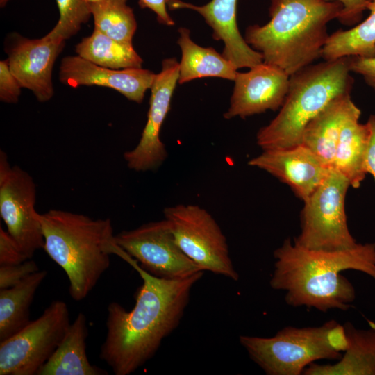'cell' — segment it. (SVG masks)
<instances>
[{
  "instance_id": "obj_1",
  "label": "cell",
  "mask_w": 375,
  "mask_h": 375,
  "mask_svg": "<svg viewBox=\"0 0 375 375\" xmlns=\"http://www.w3.org/2000/svg\"><path fill=\"white\" fill-rule=\"evenodd\" d=\"M122 258L138 272L142 284L131 310L117 302L108 304L99 358L114 374L129 375L153 358L162 340L177 328L190 292L204 272L182 280H168L150 274L127 253Z\"/></svg>"
},
{
  "instance_id": "obj_2",
  "label": "cell",
  "mask_w": 375,
  "mask_h": 375,
  "mask_svg": "<svg viewBox=\"0 0 375 375\" xmlns=\"http://www.w3.org/2000/svg\"><path fill=\"white\" fill-rule=\"evenodd\" d=\"M274 258L269 285L285 291V301L293 307L306 306L324 312L347 310L356 299V290L341 272L358 270L375 281V243L324 251L303 247L287 238L275 249Z\"/></svg>"
},
{
  "instance_id": "obj_3",
  "label": "cell",
  "mask_w": 375,
  "mask_h": 375,
  "mask_svg": "<svg viewBox=\"0 0 375 375\" xmlns=\"http://www.w3.org/2000/svg\"><path fill=\"white\" fill-rule=\"evenodd\" d=\"M342 9L338 1L270 0V20L249 26L244 38L264 62L291 76L322 57L329 36L327 24Z\"/></svg>"
},
{
  "instance_id": "obj_4",
  "label": "cell",
  "mask_w": 375,
  "mask_h": 375,
  "mask_svg": "<svg viewBox=\"0 0 375 375\" xmlns=\"http://www.w3.org/2000/svg\"><path fill=\"white\" fill-rule=\"evenodd\" d=\"M39 219L43 249L66 273L70 297L83 300L109 268L117 246L110 219L60 209L39 213Z\"/></svg>"
},
{
  "instance_id": "obj_5",
  "label": "cell",
  "mask_w": 375,
  "mask_h": 375,
  "mask_svg": "<svg viewBox=\"0 0 375 375\" xmlns=\"http://www.w3.org/2000/svg\"><path fill=\"white\" fill-rule=\"evenodd\" d=\"M349 56L309 65L290 76L289 88L277 115L256 134L262 149L302 144L307 124L331 101L351 94L354 83Z\"/></svg>"
},
{
  "instance_id": "obj_6",
  "label": "cell",
  "mask_w": 375,
  "mask_h": 375,
  "mask_svg": "<svg viewBox=\"0 0 375 375\" xmlns=\"http://www.w3.org/2000/svg\"><path fill=\"white\" fill-rule=\"evenodd\" d=\"M330 324L331 320L319 326H286L270 338L240 335L239 340L249 358L266 374L300 375L317 360L341 358L342 353L326 341Z\"/></svg>"
},
{
  "instance_id": "obj_7",
  "label": "cell",
  "mask_w": 375,
  "mask_h": 375,
  "mask_svg": "<svg viewBox=\"0 0 375 375\" xmlns=\"http://www.w3.org/2000/svg\"><path fill=\"white\" fill-rule=\"evenodd\" d=\"M348 179L332 168L322 183L303 201L297 244L314 250L338 251L358 243L351 235L345 213Z\"/></svg>"
},
{
  "instance_id": "obj_8",
  "label": "cell",
  "mask_w": 375,
  "mask_h": 375,
  "mask_svg": "<svg viewBox=\"0 0 375 375\" xmlns=\"http://www.w3.org/2000/svg\"><path fill=\"white\" fill-rule=\"evenodd\" d=\"M163 214L178 247L203 271L238 281L226 238L208 211L195 204H177L166 207Z\"/></svg>"
},
{
  "instance_id": "obj_9",
  "label": "cell",
  "mask_w": 375,
  "mask_h": 375,
  "mask_svg": "<svg viewBox=\"0 0 375 375\" xmlns=\"http://www.w3.org/2000/svg\"><path fill=\"white\" fill-rule=\"evenodd\" d=\"M70 324L67 303L53 301L38 319L0 342V375H37Z\"/></svg>"
},
{
  "instance_id": "obj_10",
  "label": "cell",
  "mask_w": 375,
  "mask_h": 375,
  "mask_svg": "<svg viewBox=\"0 0 375 375\" xmlns=\"http://www.w3.org/2000/svg\"><path fill=\"white\" fill-rule=\"evenodd\" d=\"M36 185L32 176L17 165H11L0 151V215L7 231L28 258L44 248V240L35 208Z\"/></svg>"
},
{
  "instance_id": "obj_11",
  "label": "cell",
  "mask_w": 375,
  "mask_h": 375,
  "mask_svg": "<svg viewBox=\"0 0 375 375\" xmlns=\"http://www.w3.org/2000/svg\"><path fill=\"white\" fill-rule=\"evenodd\" d=\"M115 241L142 269L156 277L182 280L203 271L178 247L165 219L122 231L115 235Z\"/></svg>"
},
{
  "instance_id": "obj_12",
  "label": "cell",
  "mask_w": 375,
  "mask_h": 375,
  "mask_svg": "<svg viewBox=\"0 0 375 375\" xmlns=\"http://www.w3.org/2000/svg\"><path fill=\"white\" fill-rule=\"evenodd\" d=\"M180 65L174 58H165L162 69L155 75L146 124L137 145L124 153L127 167L135 172L158 169L165 161L167 151L160 139L162 124L170 110L171 101L178 82Z\"/></svg>"
},
{
  "instance_id": "obj_13",
  "label": "cell",
  "mask_w": 375,
  "mask_h": 375,
  "mask_svg": "<svg viewBox=\"0 0 375 375\" xmlns=\"http://www.w3.org/2000/svg\"><path fill=\"white\" fill-rule=\"evenodd\" d=\"M224 114L226 119L247 117L280 109L287 95L290 76L279 67L262 62L247 72H238Z\"/></svg>"
},
{
  "instance_id": "obj_14",
  "label": "cell",
  "mask_w": 375,
  "mask_h": 375,
  "mask_svg": "<svg viewBox=\"0 0 375 375\" xmlns=\"http://www.w3.org/2000/svg\"><path fill=\"white\" fill-rule=\"evenodd\" d=\"M12 38L6 50L10 71L22 88L31 90L40 102L48 101L54 93L53 65L65 47V41L50 40L44 36L28 39L18 34Z\"/></svg>"
},
{
  "instance_id": "obj_15",
  "label": "cell",
  "mask_w": 375,
  "mask_h": 375,
  "mask_svg": "<svg viewBox=\"0 0 375 375\" xmlns=\"http://www.w3.org/2000/svg\"><path fill=\"white\" fill-rule=\"evenodd\" d=\"M248 164L289 185L303 201L322 183L332 169L303 144L290 148L262 150L260 154L249 160Z\"/></svg>"
},
{
  "instance_id": "obj_16",
  "label": "cell",
  "mask_w": 375,
  "mask_h": 375,
  "mask_svg": "<svg viewBox=\"0 0 375 375\" xmlns=\"http://www.w3.org/2000/svg\"><path fill=\"white\" fill-rule=\"evenodd\" d=\"M156 74L142 67L113 69L97 65L78 56L61 60L59 79L72 88L97 85L114 89L128 99L141 103Z\"/></svg>"
},
{
  "instance_id": "obj_17",
  "label": "cell",
  "mask_w": 375,
  "mask_h": 375,
  "mask_svg": "<svg viewBox=\"0 0 375 375\" xmlns=\"http://www.w3.org/2000/svg\"><path fill=\"white\" fill-rule=\"evenodd\" d=\"M358 110L350 94L335 98L307 124L302 144L327 167L333 168L341 130L347 119Z\"/></svg>"
},
{
  "instance_id": "obj_18",
  "label": "cell",
  "mask_w": 375,
  "mask_h": 375,
  "mask_svg": "<svg viewBox=\"0 0 375 375\" xmlns=\"http://www.w3.org/2000/svg\"><path fill=\"white\" fill-rule=\"evenodd\" d=\"M88 336L87 317L79 312L37 375H107L106 370L90 363L86 351Z\"/></svg>"
},
{
  "instance_id": "obj_19",
  "label": "cell",
  "mask_w": 375,
  "mask_h": 375,
  "mask_svg": "<svg viewBox=\"0 0 375 375\" xmlns=\"http://www.w3.org/2000/svg\"><path fill=\"white\" fill-rule=\"evenodd\" d=\"M349 347L337 362H315L303 370L304 375H375V326L358 329L349 322L344 324Z\"/></svg>"
},
{
  "instance_id": "obj_20",
  "label": "cell",
  "mask_w": 375,
  "mask_h": 375,
  "mask_svg": "<svg viewBox=\"0 0 375 375\" xmlns=\"http://www.w3.org/2000/svg\"><path fill=\"white\" fill-rule=\"evenodd\" d=\"M360 110L345 122L336 146L333 168L342 174L351 187L358 188L364 180L365 162L369 139L368 124H360Z\"/></svg>"
},
{
  "instance_id": "obj_21",
  "label": "cell",
  "mask_w": 375,
  "mask_h": 375,
  "mask_svg": "<svg viewBox=\"0 0 375 375\" xmlns=\"http://www.w3.org/2000/svg\"><path fill=\"white\" fill-rule=\"evenodd\" d=\"M177 43L181 50L178 83L203 77H217L234 81L238 74L233 64L212 47H203L190 37L189 29H178Z\"/></svg>"
},
{
  "instance_id": "obj_22",
  "label": "cell",
  "mask_w": 375,
  "mask_h": 375,
  "mask_svg": "<svg viewBox=\"0 0 375 375\" xmlns=\"http://www.w3.org/2000/svg\"><path fill=\"white\" fill-rule=\"evenodd\" d=\"M47 274V270H39L11 288L0 289V342L15 335L31 322V305Z\"/></svg>"
},
{
  "instance_id": "obj_23",
  "label": "cell",
  "mask_w": 375,
  "mask_h": 375,
  "mask_svg": "<svg viewBox=\"0 0 375 375\" xmlns=\"http://www.w3.org/2000/svg\"><path fill=\"white\" fill-rule=\"evenodd\" d=\"M75 51L91 62L113 69L141 67L143 62L133 44L115 40L96 28L76 44Z\"/></svg>"
},
{
  "instance_id": "obj_24",
  "label": "cell",
  "mask_w": 375,
  "mask_h": 375,
  "mask_svg": "<svg viewBox=\"0 0 375 375\" xmlns=\"http://www.w3.org/2000/svg\"><path fill=\"white\" fill-rule=\"evenodd\" d=\"M128 0H101L90 3L94 28L122 42L132 44L137 22Z\"/></svg>"
},
{
  "instance_id": "obj_25",
  "label": "cell",
  "mask_w": 375,
  "mask_h": 375,
  "mask_svg": "<svg viewBox=\"0 0 375 375\" xmlns=\"http://www.w3.org/2000/svg\"><path fill=\"white\" fill-rule=\"evenodd\" d=\"M59 19L56 26L44 37L65 41L76 35L81 26L92 16L88 0H56Z\"/></svg>"
},
{
  "instance_id": "obj_26",
  "label": "cell",
  "mask_w": 375,
  "mask_h": 375,
  "mask_svg": "<svg viewBox=\"0 0 375 375\" xmlns=\"http://www.w3.org/2000/svg\"><path fill=\"white\" fill-rule=\"evenodd\" d=\"M39 270L32 258L19 264L0 265V289L11 288Z\"/></svg>"
},
{
  "instance_id": "obj_27",
  "label": "cell",
  "mask_w": 375,
  "mask_h": 375,
  "mask_svg": "<svg viewBox=\"0 0 375 375\" xmlns=\"http://www.w3.org/2000/svg\"><path fill=\"white\" fill-rule=\"evenodd\" d=\"M367 10L369 11V16L353 27V35L361 47L375 50V0H369Z\"/></svg>"
},
{
  "instance_id": "obj_28",
  "label": "cell",
  "mask_w": 375,
  "mask_h": 375,
  "mask_svg": "<svg viewBox=\"0 0 375 375\" xmlns=\"http://www.w3.org/2000/svg\"><path fill=\"white\" fill-rule=\"evenodd\" d=\"M22 86L10 71L6 60L0 62V100L6 103H16Z\"/></svg>"
},
{
  "instance_id": "obj_29",
  "label": "cell",
  "mask_w": 375,
  "mask_h": 375,
  "mask_svg": "<svg viewBox=\"0 0 375 375\" xmlns=\"http://www.w3.org/2000/svg\"><path fill=\"white\" fill-rule=\"evenodd\" d=\"M28 258L7 231L0 227V265L21 263Z\"/></svg>"
},
{
  "instance_id": "obj_30",
  "label": "cell",
  "mask_w": 375,
  "mask_h": 375,
  "mask_svg": "<svg viewBox=\"0 0 375 375\" xmlns=\"http://www.w3.org/2000/svg\"><path fill=\"white\" fill-rule=\"evenodd\" d=\"M338 1L342 5L338 20L346 26H356L359 24L367 10L369 0H326Z\"/></svg>"
},
{
  "instance_id": "obj_31",
  "label": "cell",
  "mask_w": 375,
  "mask_h": 375,
  "mask_svg": "<svg viewBox=\"0 0 375 375\" xmlns=\"http://www.w3.org/2000/svg\"><path fill=\"white\" fill-rule=\"evenodd\" d=\"M351 72L361 75L365 83L375 90V58L349 56Z\"/></svg>"
},
{
  "instance_id": "obj_32",
  "label": "cell",
  "mask_w": 375,
  "mask_h": 375,
  "mask_svg": "<svg viewBox=\"0 0 375 375\" xmlns=\"http://www.w3.org/2000/svg\"><path fill=\"white\" fill-rule=\"evenodd\" d=\"M326 338L328 345L338 352H344L349 347V340L344 325L335 320H331Z\"/></svg>"
},
{
  "instance_id": "obj_33",
  "label": "cell",
  "mask_w": 375,
  "mask_h": 375,
  "mask_svg": "<svg viewBox=\"0 0 375 375\" xmlns=\"http://www.w3.org/2000/svg\"><path fill=\"white\" fill-rule=\"evenodd\" d=\"M138 4L141 8H148L153 11L160 24L168 26L175 24L167 12V0H138Z\"/></svg>"
},
{
  "instance_id": "obj_34",
  "label": "cell",
  "mask_w": 375,
  "mask_h": 375,
  "mask_svg": "<svg viewBox=\"0 0 375 375\" xmlns=\"http://www.w3.org/2000/svg\"><path fill=\"white\" fill-rule=\"evenodd\" d=\"M369 128V139L366 153L365 169L375 180V115H371L367 122Z\"/></svg>"
},
{
  "instance_id": "obj_35",
  "label": "cell",
  "mask_w": 375,
  "mask_h": 375,
  "mask_svg": "<svg viewBox=\"0 0 375 375\" xmlns=\"http://www.w3.org/2000/svg\"><path fill=\"white\" fill-rule=\"evenodd\" d=\"M10 0H0V7L4 8Z\"/></svg>"
},
{
  "instance_id": "obj_36",
  "label": "cell",
  "mask_w": 375,
  "mask_h": 375,
  "mask_svg": "<svg viewBox=\"0 0 375 375\" xmlns=\"http://www.w3.org/2000/svg\"><path fill=\"white\" fill-rule=\"evenodd\" d=\"M90 3H96V2H99L101 0H88Z\"/></svg>"
}]
</instances>
